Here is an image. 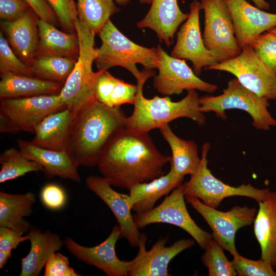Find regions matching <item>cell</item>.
Segmentation results:
<instances>
[{
  "label": "cell",
  "instance_id": "1",
  "mask_svg": "<svg viewBox=\"0 0 276 276\" xmlns=\"http://www.w3.org/2000/svg\"><path fill=\"white\" fill-rule=\"evenodd\" d=\"M170 160L158 151L148 133L126 129L109 144L97 166L111 186L129 190L164 175Z\"/></svg>",
  "mask_w": 276,
  "mask_h": 276
},
{
  "label": "cell",
  "instance_id": "2",
  "mask_svg": "<svg viewBox=\"0 0 276 276\" xmlns=\"http://www.w3.org/2000/svg\"><path fill=\"white\" fill-rule=\"evenodd\" d=\"M127 117L120 107L110 108L95 100L75 114L66 151L77 165H98L105 150L126 129Z\"/></svg>",
  "mask_w": 276,
  "mask_h": 276
},
{
  "label": "cell",
  "instance_id": "3",
  "mask_svg": "<svg viewBox=\"0 0 276 276\" xmlns=\"http://www.w3.org/2000/svg\"><path fill=\"white\" fill-rule=\"evenodd\" d=\"M136 80L137 91L132 114L126 118V129L139 133H148L159 128L174 120L187 118L198 125H204L206 118L200 110L199 98L196 90H190L180 101H172L168 97L147 99L143 95V86L149 78L155 76L153 70L144 69Z\"/></svg>",
  "mask_w": 276,
  "mask_h": 276
},
{
  "label": "cell",
  "instance_id": "4",
  "mask_svg": "<svg viewBox=\"0 0 276 276\" xmlns=\"http://www.w3.org/2000/svg\"><path fill=\"white\" fill-rule=\"evenodd\" d=\"M75 30L79 52L74 68L59 94L65 106L75 114L88 104L96 100L95 86L99 75L105 70L94 72L93 63L97 57L94 48L95 32L88 30L78 19Z\"/></svg>",
  "mask_w": 276,
  "mask_h": 276
},
{
  "label": "cell",
  "instance_id": "5",
  "mask_svg": "<svg viewBox=\"0 0 276 276\" xmlns=\"http://www.w3.org/2000/svg\"><path fill=\"white\" fill-rule=\"evenodd\" d=\"M101 45L97 49L95 62L99 70H107L116 66L129 71L138 79L142 74L136 67L141 64L145 69L158 66L156 48H147L131 41L121 33L109 19L99 33Z\"/></svg>",
  "mask_w": 276,
  "mask_h": 276
},
{
  "label": "cell",
  "instance_id": "6",
  "mask_svg": "<svg viewBox=\"0 0 276 276\" xmlns=\"http://www.w3.org/2000/svg\"><path fill=\"white\" fill-rule=\"evenodd\" d=\"M268 100L248 89L235 78L229 80L222 94L200 97L199 103L202 112H214L222 120L227 118V110H244L250 116L252 124L256 129L267 131L276 125V120L268 110L270 106Z\"/></svg>",
  "mask_w": 276,
  "mask_h": 276
},
{
  "label": "cell",
  "instance_id": "7",
  "mask_svg": "<svg viewBox=\"0 0 276 276\" xmlns=\"http://www.w3.org/2000/svg\"><path fill=\"white\" fill-rule=\"evenodd\" d=\"M64 108L59 94L1 99L0 132L34 133L47 116Z\"/></svg>",
  "mask_w": 276,
  "mask_h": 276
},
{
  "label": "cell",
  "instance_id": "8",
  "mask_svg": "<svg viewBox=\"0 0 276 276\" xmlns=\"http://www.w3.org/2000/svg\"><path fill=\"white\" fill-rule=\"evenodd\" d=\"M210 148L209 143H203L198 170L191 175L189 180L182 184L185 196L196 197L206 205L215 209L226 197L245 196L258 202L266 198L271 192L268 188L258 189L249 183L233 187L216 178L208 167L207 156Z\"/></svg>",
  "mask_w": 276,
  "mask_h": 276
},
{
  "label": "cell",
  "instance_id": "9",
  "mask_svg": "<svg viewBox=\"0 0 276 276\" xmlns=\"http://www.w3.org/2000/svg\"><path fill=\"white\" fill-rule=\"evenodd\" d=\"M204 12L203 40L218 63L238 56L239 46L229 12L223 0H201Z\"/></svg>",
  "mask_w": 276,
  "mask_h": 276
},
{
  "label": "cell",
  "instance_id": "10",
  "mask_svg": "<svg viewBox=\"0 0 276 276\" xmlns=\"http://www.w3.org/2000/svg\"><path fill=\"white\" fill-rule=\"evenodd\" d=\"M204 70L231 73L243 86L259 96L276 100V73L262 61L251 45L243 47L238 56Z\"/></svg>",
  "mask_w": 276,
  "mask_h": 276
},
{
  "label": "cell",
  "instance_id": "11",
  "mask_svg": "<svg viewBox=\"0 0 276 276\" xmlns=\"http://www.w3.org/2000/svg\"><path fill=\"white\" fill-rule=\"evenodd\" d=\"M185 197L183 185L181 184L157 206L133 215L136 225L139 228H143L153 223H165L178 226L189 234L204 249L213 238L212 234L198 226L192 218L186 208Z\"/></svg>",
  "mask_w": 276,
  "mask_h": 276
},
{
  "label": "cell",
  "instance_id": "12",
  "mask_svg": "<svg viewBox=\"0 0 276 276\" xmlns=\"http://www.w3.org/2000/svg\"><path fill=\"white\" fill-rule=\"evenodd\" d=\"M185 198L210 226L213 239L233 257L240 255L235 244L236 234L241 227L254 222L257 209L235 206L229 211L222 212L206 205L196 197L185 196Z\"/></svg>",
  "mask_w": 276,
  "mask_h": 276
},
{
  "label": "cell",
  "instance_id": "13",
  "mask_svg": "<svg viewBox=\"0 0 276 276\" xmlns=\"http://www.w3.org/2000/svg\"><path fill=\"white\" fill-rule=\"evenodd\" d=\"M158 74L153 85L158 92L165 96L179 95L183 90H198L212 94L218 86L200 79L183 59L169 55L160 45L156 47Z\"/></svg>",
  "mask_w": 276,
  "mask_h": 276
},
{
  "label": "cell",
  "instance_id": "14",
  "mask_svg": "<svg viewBox=\"0 0 276 276\" xmlns=\"http://www.w3.org/2000/svg\"><path fill=\"white\" fill-rule=\"evenodd\" d=\"M200 3L194 0L190 5L189 16L177 33V40L171 55L190 61L193 71L199 76L202 69L218 63L204 45L199 25Z\"/></svg>",
  "mask_w": 276,
  "mask_h": 276
},
{
  "label": "cell",
  "instance_id": "15",
  "mask_svg": "<svg viewBox=\"0 0 276 276\" xmlns=\"http://www.w3.org/2000/svg\"><path fill=\"white\" fill-rule=\"evenodd\" d=\"M119 225H114L109 236L101 243L93 247L79 244L72 238L66 237L64 245L80 261L102 270L108 276H126L136 261V257L127 261L120 260L115 252V245L121 238Z\"/></svg>",
  "mask_w": 276,
  "mask_h": 276
},
{
  "label": "cell",
  "instance_id": "16",
  "mask_svg": "<svg viewBox=\"0 0 276 276\" xmlns=\"http://www.w3.org/2000/svg\"><path fill=\"white\" fill-rule=\"evenodd\" d=\"M168 237L160 238L149 250H146L147 237L144 234L139 243V250L136 261L129 271V276H168V267L170 261L181 251L194 244L191 239H183L175 241L169 246L165 244Z\"/></svg>",
  "mask_w": 276,
  "mask_h": 276
},
{
  "label": "cell",
  "instance_id": "17",
  "mask_svg": "<svg viewBox=\"0 0 276 276\" xmlns=\"http://www.w3.org/2000/svg\"><path fill=\"white\" fill-rule=\"evenodd\" d=\"M231 16L235 35L242 49L261 34L276 26V14L265 12L246 0H223Z\"/></svg>",
  "mask_w": 276,
  "mask_h": 276
},
{
  "label": "cell",
  "instance_id": "18",
  "mask_svg": "<svg viewBox=\"0 0 276 276\" xmlns=\"http://www.w3.org/2000/svg\"><path fill=\"white\" fill-rule=\"evenodd\" d=\"M87 188L100 197L114 214L121 232V237L131 245L137 246L142 236L131 214L129 195L119 193L103 177L92 175L86 179Z\"/></svg>",
  "mask_w": 276,
  "mask_h": 276
},
{
  "label": "cell",
  "instance_id": "19",
  "mask_svg": "<svg viewBox=\"0 0 276 276\" xmlns=\"http://www.w3.org/2000/svg\"><path fill=\"white\" fill-rule=\"evenodd\" d=\"M37 17L30 8L18 19L14 21L3 20L1 24L2 31L10 45L29 66L35 58L38 43Z\"/></svg>",
  "mask_w": 276,
  "mask_h": 276
},
{
  "label": "cell",
  "instance_id": "20",
  "mask_svg": "<svg viewBox=\"0 0 276 276\" xmlns=\"http://www.w3.org/2000/svg\"><path fill=\"white\" fill-rule=\"evenodd\" d=\"M189 16V13L181 11L177 0H152L148 12L136 26L141 29L153 30L169 47L178 27Z\"/></svg>",
  "mask_w": 276,
  "mask_h": 276
},
{
  "label": "cell",
  "instance_id": "21",
  "mask_svg": "<svg viewBox=\"0 0 276 276\" xmlns=\"http://www.w3.org/2000/svg\"><path fill=\"white\" fill-rule=\"evenodd\" d=\"M19 149L28 158L40 165L48 177L57 176L79 182L78 166L66 151L48 149L22 139L16 141Z\"/></svg>",
  "mask_w": 276,
  "mask_h": 276
},
{
  "label": "cell",
  "instance_id": "22",
  "mask_svg": "<svg viewBox=\"0 0 276 276\" xmlns=\"http://www.w3.org/2000/svg\"><path fill=\"white\" fill-rule=\"evenodd\" d=\"M74 117V112L67 108L49 114L36 126L31 142L38 147L66 151Z\"/></svg>",
  "mask_w": 276,
  "mask_h": 276
},
{
  "label": "cell",
  "instance_id": "23",
  "mask_svg": "<svg viewBox=\"0 0 276 276\" xmlns=\"http://www.w3.org/2000/svg\"><path fill=\"white\" fill-rule=\"evenodd\" d=\"M258 203L254 224L255 235L261 247V258L276 270V189Z\"/></svg>",
  "mask_w": 276,
  "mask_h": 276
},
{
  "label": "cell",
  "instance_id": "24",
  "mask_svg": "<svg viewBox=\"0 0 276 276\" xmlns=\"http://www.w3.org/2000/svg\"><path fill=\"white\" fill-rule=\"evenodd\" d=\"M31 247L28 254L21 259L20 276L39 275L49 258L64 245L59 236L49 231L42 232L31 227L27 235Z\"/></svg>",
  "mask_w": 276,
  "mask_h": 276
},
{
  "label": "cell",
  "instance_id": "25",
  "mask_svg": "<svg viewBox=\"0 0 276 276\" xmlns=\"http://www.w3.org/2000/svg\"><path fill=\"white\" fill-rule=\"evenodd\" d=\"M183 178L170 167L166 174L134 185L129 190L132 210L144 213L152 210L157 200L181 185Z\"/></svg>",
  "mask_w": 276,
  "mask_h": 276
},
{
  "label": "cell",
  "instance_id": "26",
  "mask_svg": "<svg viewBox=\"0 0 276 276\" xmlns=\"http://www.w3.org/2000/svg\"><path fill=\"white\" fill-rule=\"evenodd\" d=\"M38 43L36 57L56 56L75 60L78 58L79 45L76 33L64 32L54 25L38 19Z\"/></svg>",
  "mask_w": 276,
  "mask_h": 276
},
{
  "label": "cell",
  "instance_id": "27",
  "mask_svg": "<svg viewBox=\"0 0 276 276\" xmlns=\"http://www.w3.org/2000/svg\"><path fill=\"white\" fill-rule=\"evenodd\" d=\"M0 98L59 94L64 84L30 76L6 73L1 75Z\"/></svg>",
  "mask_w": 276,
  "mask_h": 276
},
{
  "label": "cell",
  "instance_id": "28",
  "mask_svg": "<svg viewBox=\"0 0 276 276\" xmlns=\"http://www.w3.org/2000/svg\"><path fill=\"white\" fill-rule=\"evenodd\" d=\"M35 201V194L31 192L14 194L0 192V227H8L21 234L29 231L30 224L24 217L31 214Z\"/></svg>",
  "mask_w": 276,
  "mask_h": 276
},
{
  "label": "cell",
  "instance_id": "29",
  "mask_svg": "<svg viewBox=\"0 0 276 276\" xmlns=\"http://www.w3.org/2000/svg\"><path fill=\"white\" fill-rule=\"evenodd\" d=\"M159 129L171 148L170 167L174 173L182 177L194 174L201 163L197 144L193 141L183 140L177 136L169 124Z\"/></svg>",
  "mask_w": 276,
  "mask_h": 276
},
{
  "label": "cell",
  "instance_id": "30",
  "mask_svg": "<svg viewBox=\"0 0 276 276\" xmlns=\"http://www.w3.org/2000/svg\"><path fill=\"white\" fill-rule=\"evenodd\" d=\"M136 91V85L117 78L107 70L99 75L95 86L96 100L110 108L133 104Z\"/></svg>",
  "mask_w": 276,
  "mask_h": 276
},
{
  "label": "cell",
  "instance_id": "31",
  "mask_svg": "<svg viewBox=\"0 0 276 276\" xmlns=\"http://www.w3.org/2000/svg\"><path fill=\"white\" fill-rule=\"evenodd\" d=\"M78 19L96 34L102 29L110 17L120 11L113 0H77Z\"/></svg>",
  "mask_w": 276,
  "mask_h": 276
},
{
  "label": "cell",
  "instance_id": "32",
  "mask_svg": "<svg viewBox=\"0 0 276 276\" xmlns=\"http://www.w3.org/2000/svg\"><path fill=\"white\" fill-rule=\"evenodd\" d=\"M76 60L65 57H36L30 66L34 76L64 84L72 72Z\"/></svg>",
  "mask_w": 276,
  "mask_h": 276
},
{
  "label": "cell",
  "instance_id": "33",
  "mask_svg": "<svg viewBox=\"0 0 276 276\" xmlns=\"http://www.w3.org/2000/svg\"><path fill=\"white\" fill-rule=\"evenodd\" d=\"M0 163L1 183L16 179L29 172H44L40 165L28 158L19 149L14 148L6 149L1 154Z\"/></svg>",
  "mask_w": 276,
  "mask_h": 276
},
{
  "label": "cell",
  "instance_id": "34",
  "mask_svg": "<svg viewBox=\"0 0 276 276\" xmlns=\"http://www.w3.org/2000/svg\"><path fill=\"white\" fill-rule=\"evenodd\" d=\"M223 248L213 238L206 246L201 256L202 263L208 268L210 276H235L237 275L231 261L223 250Z\"/></svg>",
  "mask_w": 276,
  "mask_h": 276
},
{
  "label": "cell",
  "instance_id": "35",
  "mask_svg": "<svg viewBox=\"0 0 276 276\" xmlns=\"http://www.w3.org/2000/svg\"><path fill=\"white\" fill-rule=\"evenodd\" d=\"M0 73H6L34 76L30 66L24 63L14 54L4 33L0 32Z\"/></svg>",
  "mask_w": 276,
  "mask_h": 276
},
{
  "label": "cell",
  "instance_id": "36",
  "mask_svg": "<svg viewBox=\"0 0 276 276\" xmlns=\"http://www.w3.org/2000/svg\"><path fill=\"white\" fill-rule=\"evenodd\" d=\"M231 262L239 276H276L275 269L268 261L262 258L252 260L239 255L233 257Z\"/></svg>",
  "mask_w": 276,
  "mask_h": 276
},
{
  "label": "cell",
  "instance_id": "37",
  "mask_svg": "<svg viewBox=\"0 0 276 276\" xmlns=\"http://www.w3.org/2000/svg\"><path fill=\"white\" fill-rule=\"evenodd\" d=\"M55 13L62 28L68 33H76L75 23L78 19L74 0H46Z\"/></svg>",
  "mask_w": 276,
  "mask_h": 276
},
{
  "label": "cell",
  "instance_id": "38",
  "mask_svg": "<svg viewBox=\"0 0 276 276\" xmlns=\"http://www.w3.org/2000/svg\"><path fill=\"white\" fill-rule=\"evenodd\" d=\"M250 45L262 61L276 73V35L267 31L259 35Z\"/></svg>",
  "mask_w": 276,
  "mask_h": 276
},
{
  "label": "cell",
  "instance_id": "39",
  "mask_svg": "<svg viewBox=\"0 0 276 276\" xmlns=\"http://www.w3.org/2000/svg\"><path fill=\"white\" fill-rule=\"evenodd\" d=\"M40 199L47 208L56 211L64 206L67 201V196L61 186L51 183L42 188L40 192Z\"/></svg>",
  "mask_w": 276,
  "mask_h": 276
},
{
  "label": "cell",
  "instance_id": "40",
  "mask_svg": "<svg viewBox=\"0 0 276 276\" xmlns=\"http://www.w3.org/2000/svg\"><path fill=\"white\" fill-rule=\"evenodd\" d=\"M44 276H79L69 263L68 258L61 253H54L45 265Z\"/></svg>",
  "mask_w": 276,
  "mask_h": 276
},
{
  "label": "cell",
  "instance_id": "41",
  "mask_svg": "<svg viewBox=\"0 0 276 276\" xmlns=\"http://www.w3.org/2000/svg\"><path fill=\"white\" fill-rule=\"evenodd\" d=\"M30 8L24 0H0V17L14 21L22 17Z\"/></svg>",
  "mask_w": 276,
  "mask_h": 276
},
{
  "label": "cell",
  "instance_id": "42",
  "mask_svg": "<svg viewBox=\"0 0 276 276\" xmlns=\"http://www.w3.org/2000/svg\"><path fill=\"white\" fill-rule=\"evenodd\" d=\"M28 240L27 235L8 227H0V250H10L16 248L22 242Z\"/></svg>",
  "mask_w": 276,
  "mask_h": 276
},
{
  "label": "cell",
  "instance_id": "43",
  "mask_svg": "<svg viewBox=\"0 0 276 276\" xmlns=\"http://www.w3.org/2000/svg\"><path fill=\"white\" fill-rule=\"evenodd\" d=\"M38 18L55 25L58 21L54 11L46 0H24Z\"/></svg>",
  "mask_w": 276,
  "mask_h": 276
},
{
  "label": "cell",
  "instance_id": "44",
  "mask_svg": "<svg viewBox=\"0 0 276 276\" xmlns=\"http://www.w3.org/2000/svg\"><path fill=\"white\" fill-rule=\"evenodd\" d=\"M11 257V251L0 250V268H2Z\"/></svg>",
  "mask_w": 276,
  "mask_h": 276
},
{
  "label": "cell",
  "instance_id": "45",
  "mask_svg": "<svg viewBox=\"0 0 276 276\" xmlns=\"http://www.w3.org/2000/svg\"><path fill=\"white\" fill-rule=\"evenodd\" d=\"M252 1L256 6L261 10H268L270 8V5L265 0H248Z\"/></svg>",
  "mask_w": 276,
  "mask_h": 276
},
{
  "label": "cell",
  "instance_id": "46",
  "mask_svg": "<svg viewBox=\"0 0 276 276\" xmlns=\"http://www.w3.org/2000/svg\"><path fill=\"white\" fill-rule=\"evenodd\" d=\"M117 4L121 6H125L128 4L131 0H113ZM141 4H151L152 0H139Z\"/></svg>",
  "mask_w": 276,
  "mask_h": 276
},
{
  "label": "cell",
  "instance_id": "47",
  "mask_svg": "<svg viewBox=\"0 0 276 276\" xmlns=\"http://www.w3.org/2000/svg\"><path fill=\"white\" fill-rule=\"evenodd\" d=\"M276 35V26L269 30Z\"/></svg>",
  "mask_w": 276,
  "mask_h": 276
}]
</instances>
